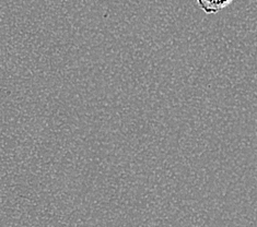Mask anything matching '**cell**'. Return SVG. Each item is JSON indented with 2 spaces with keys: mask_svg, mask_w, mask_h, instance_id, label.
Here are the masks:
<instances>
[{
  "mask_svg": "<svg viewBox=\"0 0 257 227\" xmlns=\"http://www.w3.org/2000/svg\"><path fill=\"white\" fill-rule=\"evenodd\" d=\"M232 3H233V0H197L200 9L207 15L217 14L220 10L228 7Z\"/></svg>",
  "mask_w": 257,
  "mask_h": 227,
  "instance_id": "1",
  "label": "cell"
}]
</instances>
